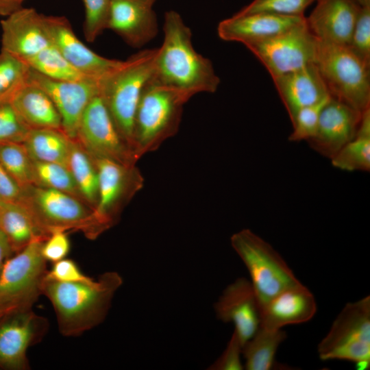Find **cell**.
Masks as SVG:
<instances>
[{"label":"cell","mask_w":370,"mask_h":370,"mask_svg":"<svg viewBox=\"0 0 370 370\" xmlns=\"http://www.w3.org/2000/svg\"><path fill=\"white\" fill-rule=\"evenodd\" d=\"M163 32V42L155 57L153 78L189 99L200 92L217 91L220 78L212 62L194 49L192 32L177 12H165Z\"/></svg>","instance_id":"6da1fadb"},{"label":"cell","mask_w":370,"mask_h":370,"mask_svg":"<svg viewBox=\"0 0 370 370\" xmlns=\"http://www.w3.org/2000/svg\"><path fill=\"white\" fill-rule=\"evenodd\" d=\"M122 284L123 278L116 271L86 282H58L45 276L42 295L53 307L60 334L75 336L104 321Z\"/></svg>","instance_id":"7a4b0ae2"},{"label":"cell","mask_w":370,"mask_h":370,"mask_svg":"<svg viewBox=\"0 0 370 370\" xmlns=\"http://www.w3.org/2000/svg\"><path fill=\"white\" fill-rule=\"evenodd\" d=\"M156 51L157 49H145L132 55L99 81V95L118 131L134 152L136 112L142 93L153 76Z\"/></svg>","instance_id":"3957f363"},{"label":"cell","mask_w":370,"mask_h":370,"mask_svg":"<svg viewBox=\"0 0 370 370\" xmlns=\"http://www.w3.org/2000/svg\"><path fill=\"white\" fill-rule=\"evenodd\" d=\"M188 100L152 77L142 93L134 119V150L138 160L177 133Z\"/></svg>","instance_id":"277c9868"},{"label":"cell","mask_w":370,"mask_h":370,"mask_svg":"<svg viewBox=\"0 0 370 370\" xmlns=\"http://www.w3.org/2000/svg\"><path fill=\"white\" fill-rule=\"evenodd\" d=\"M23 189L20 203L29 210L47 236L57 230H78L94 240L106 230L94 210L80 199L56 189L30 185Z\"/></svg>","instance_id":"5b68a950"},{"label":"cell","mask_w":370,"mask_h":370,"mask_svg":"<svg viewBox=\"0 0 370 370\" xmlns=\"http://www.w3.org/2000/svg\"><path fill=\"white\" fill-rule=\"evenodd\" d=\"M314 64L331 97L360 112L370 108V66L346 45L319 39Z\"/></svg>","instance_id":"8992f818"},{"label":"cell","mask_w":370,"mask_h":370,"mask_svg":"<svg viewBox=\"0 0 370 370\" xmlns=\"http://www.w3.org/2000/svg\"><path fill=\"white\" fill-rule=\"evenodd\" d=\"M230 243L249 273L260 309L283 290L300 282L280 254L251 230L234 233Z\"/></svg>","instance_id":"52a82bcc"},{"label":"cell","mask_w":370,"mask_h":370,"mask_svg":"<svg viewBox=\"0 0 370 370\" xmlns=\"http://www.w3.org/2000/svg\"><path fill=\"white\" fill-rule=\"evenodd\" d=\"M322 360L370 362V297L347 303L317 347Z\"/></svg>","instance_id":"ba28073f"},{"label":"cell","mask_w":370,"mask_h":370,"mask_svg":"<svg viewBox=\"0 0 370 370\" xmlns=\"http://www.w3.org/2000/svg\"><path fill=\"white\" fill-rule=\"evenodd\" d=\"M44 241H34L8 258L0 273V304L13 309L32 308L42 295L47 260Z\"/></svg>","instance_id":"9c48e42d"},{"label":"cell","mask_w":370,"mask_h":370,"mask_svg":"<svg viewBox=\"0 0 370 370\" xmlns=\"http://www.w3.org/2000/svg\"><path fill=\"white\" fill-rule=\"evenodd\" d=\"M319 39L306 19L271 38L245 45L264 65L271 77L314 64Z\"/></svg>","instance_id":"30bf717a"},{"label":"cell","mask_w":370,"mask_h":370,"mask_svg":"<svg viewBox=\"0 0 370 370\" xmlns=\"http://www.w3.org/2000/svg\"><path fill=\"white\" fill-rule=\"evenodd\" d=\"M76 140L92 158H108L125 165H135L138 160L118 131L100 95L86 106Z\"/></svg>","instance_id":"8fae6325"},{"label":"cell","mask_w":370,"mask_h":370,"mask_svg":"<svg viewBox=\"0 0 370 370\" xmlns=\"http://www.w3.org/2000/svg\"><path fill=\"white\" fill-rule=\"evenodd\" d=\"M99 177V195L94 210L106 231L115 225L125 206L143 186L144 179L135 165L92 158Z\"/></svg>","instance_id":"7c38bea8"},{"label":"cell","mask_w":370,"mask_h":370,"mask_svg":"<svg viewBox=\"0 0 370 370\" xmlns=\"http://www.w3.org/2000/svg\"><path fill=\"white\" fill-rule=\"evenodd\" d=\"M48 329L47 320L32 308L16 309L0 319V368L29 369L27 349L39 343Z\"/></svg>","instance_id":"4fadbf2b"},{"label":"cell","mask_w":370,"mask_h":370,"mask_svg":"<svg viewBox=\"0 0 370 370\" xmlns=\"http://www.w3.org/2000/svg\"><path fill=\"white\" fill-rule=\"evenodd\" d=\"M27 80L41 88L50 97L60 115L62 130L69 138L75 140L86 106L100 93L99 82L91 78L78 81L56 80L31 68Z\"/></svg>","instance_id":"5bb4252c"},{"label":"cell","mask_w":370,"mask_h":370,"mask_svg":"<svg viewBox=\"0 0 370 370\" xmlns=\"http://www.w3.org/2000/svg\"><path fill=\"white\" fill-rule=\"evenodd\" d=\"M45 22L53 45L86 77L99 82L123 64V61L101 56L88 48L75 34L66 18L45 16Z\"/></svg>","instance_id":"9a60e30c"},{"label":"cell","mask_w":370,"mask_h":370,"mask_svg":"<svg viewBox=\"0 0 370 370\" xmlns=\"http://www.w3.org/2000/svg\"><path fill=\"white\" fill-rule=\"evenodd\" d=\"M1 50L25 60L52 46L45 15L20 8L1 21Z\"/></svg>","instance_id":"2e32d148"},{"label":"cell","mask_w":370,"mask_h":370,"mask_svg":"<svg viewBox=\"0 0 370 370\" xmlns=\"http://www.w3.org/2000/svg\"><path fill=\"white\" fill-rule=\"evenodd\" d=\"M360 112L333 97L323 108L314 135L307 142L325 158L332 159L356 136Z\"/></svg>","instance_id":"e0dca14e"},{"label":"cell","mask_w":370,"mask_h":370,"mask_svg":"<svg viewBox=\"0 0 370 370\" xmlns=\"http://www.w3.org/2000/svg\"><path fill=\"white\" fill-rule=\"evenodd\" d=\"M217 318L232 323L243 344L260 326V306L251 281L239 278L229 284L214 304Z\"/></svg>","instance_id":"ac0fdd59"},{"label":"cell","mask_w":370,"mask_h":370,"mask_svg":"<svg viewBox=\"0 0 370 370\" xmlns=\"http://www.w3.org/2000/svg\"><path fill=\"white\" fill-rule=\"evenodd\" d=\"M156 0H112L107 28L130 46L142 47L158 32L153 5Z\"/></svg>","instance_id":"d6986e66"},{"label":"cell","mask_w":370,"mask_h":370,"mask_svg":"<svg viewBox=\"0 0 370 370\" xmlns=\"http://www.w3.org/2000/svg\"><path fill=\"white\" fill-rule=\"evenodd\" d=\"M305 19L304 16H285L269 12L236 13L219 23L217 33L225 41L239 42L246 45L271 38Z\"/></svg>","instance_id":"ffe728a7"},{"label":"cell","mask_w":370,"mask_h":370,"mask_svg":"<svg viewBox=\"0 0 370 370\" xmlns=\"http://www.w3.org/2000/svg\"><path fill=\"white\" fill-rule=\"evenodd\" d=\"M316 5L306 24L319 40L347 45L360 6L355 0H315Z\"/></svg>","instance_id":"44dd1931"},{"label":"cell","mask_w":370,"mask_h":370,"mask_svg":"<svg viewBox=\"0 0 370 370\" xmlns=\"http://www.w3.org/2000/svg\"><path fill=\"white\" fill-rule=\"evenodd\" d=\"M317 308L313 294L299 282L283 290L260 308V325L279 330L303 323L314 317Z\"/></svg>","instance_id":"7402d4cb"},{"label":"cell","mask_w":370,"mask_h":370,"mask_svg":"<svg viewBox=\"0 0 370 370\" xmlns=\"http://www.w3.org/2000/svg\"><path fill=\"white\" fill-rule=\"evenodd\" d=\"M272 79L291 122L300 109L330 97L314 64Z\"/></svg>","instance_id":"603a6c76"},{"label":"cell","mask_w":370,"mask_h":370,"mask_svg":"<svg viewBox=\"0 0 370 370\" xmlns=\"http://www.w3.org/2000/svg\"><path fill=\"white\" fill-rule=\"evenodd\" d=\"M10 103L29 130L50 128L62 130L60 115L50 97L28 80Z\"/></svg>","instance_id":"cb8c5ba5"},{"label":"cell","mask_w":370,"mask_h":370,"mask_svg":"<svg viewBox=\"0 0 370 370\" xmlns=\"http://www.w3.org/2000/svg\"><path fill=\"white\" fill-rule=\"evenodd\" d=\"M0 230L7 237L14 253L34 241H45L49 237L21 203L0 201Z\"/></svg>","instance_id":"d4e9b609"},{"label":"cell","mask_w":370,"mask_h":370,"mask_svg":"<svg viewBox=\"0 0 370 370\" xmlns=\"http://www.w3.org/2000/svg\"><path fill=\"white\" fill-rule=\"evenodd\" d=\"M71 140L60 130L32 129L23 144L32 160L54 162L68 168Z\"/></svg>","instance_id":"484cf974"},{"label":"cell","mask_w":370,"mask_h":370,"mask_svg":"<svg viewBox=\"0 0 370 370\" xmlns=\"http://www.w3.org/2000/svg\"><path fill=\"white\" fill-rule=\"evenodd\" d=\"M286 333L282 329L271 330L259 326L256 333L242 347L247 370L275 369V356L279 345L286 339Z\"/></svg>","instance_id":"4316f807"},{"label":"cell","mask_w":370,"mask_h":370,"mask_svg":"<svg viewBox=\"0 0 370 370\" xmlns=\"http://www.w3.org/2000/svg\"><path fill=\"white\" fill-rule=\"evenodd\" d=\"M332 166L345 171L370 170V108L362 112L355 137L332 159Z\"/></svg>","instance_id":"83f0119b"},{"label":"cell","mask_w":370,"mask_h":370,"mask_svg":"<svg viewBox=\"0 0 370 370\" xmlns=\"http://www.w3.org/2000/svg\"><path fill=\"white\" fill-rule=\"evenodd\" d=\"M68 169L84 201L95 210L99 195V177L92 158L77 140H71Z\"/></svg>","instance_id":"f1b7e54d"},{"label":"cell","mask_w":370,"mask_h":370,"mask_svg":"<svg viewBox=\"0 0 370 370\" xmlns=\"http://www.w3.org/2000/svg\"><path fill=\"white\" fill-rule=\"evenodd\" d=\"M23 62L38 73L53 79L78 81L89 78L73 66L53 45Z\"/></svg>","instance_id":"f546056e"},{"label":"cell","mask_w":370,"mask_h":370,"mask_svg":"<svg viewBox=\"0 0 370 370\" xmlns=\"http://www.w3.org/2000/svg\"><path fill=\"white\" fill-rule=\"evenodd\" d=\"M0 164L22 188L34 185L33 160L23 143H0Z\"/></svg>","instance_id":"4dcf8cb0"},{"label":"cell","mask_w":370,"mask_h":370,"mask_svg":"<svg viewBox=\"0 0 370 370\" xmlns=\"http://www.w3.org/2000/svg\"><path fill=\"white\" fill-rule=\"evenodd\" d=\"M33 169L34 185L62 191L84 201L67 167L54 162L33 160Z\"/></svg>","instance_id":"1f68e13d"},{"label":"cell","mask_w":370,"mask_h":370,"mask_svg":"<svg viewBox=\"0 0 370 370\" xmlns=\"http://www.w3.org/2000/svg\"><path fill=\"white\" fill-rule=\"evenodd\" d=\"M29 66L8 52H0V104L8 103L27 83Z\"/></svg>","instance_id":"d6a6232c"},{"label":"cell","mask_w":370,"mask_h":370,"mask_svg":"<svg viewBox=\"0 0 370 370\" xmlns=\"http://www.w3.org/2000/svg\"><path fill=\"white\" fill-rule=\"evenodd\" d=\"M330 98V96L297 112L291 122L293 130L288 136L289 141H308L314 135L321 110Z\"/></svg>","instance_id":"836d02e7"},{"label":"cell","mask_w":370,"mask_h":370,"mask_svg":"<svg viewBox=\"0 0 370 370\" xmlns=\"http://www.w3.org/2000/svg\"><path fill=\"white\" fill-rule=\"evenodd\" d=\"M315 0H253L237 14L269 12L285 16H304L306 8Z\"/></svg>","instance_id":"e575fe53"},{"label":"cell","mask_w":370,"mask_h":370,"mask_svg":"<svg viewBox=\"0 0 370 370\" xmlns=\"http://www.w3.org/2000/svg\"><path fill=\"white\" fill-rule=\"evenodd\" d=\"M112 0H83L85 8L84 33L88 42H93L107 28Z\"/></svg>","instance_id":"d590c367"},{"label":"cell","mask_w":370,"mask_h":370,"mask_svg":"<svg viewBox=\"0 0 370 370\" xmlns=\"http://www.w3.org/2000/svg\"><path fill=\"white\" fill-rule=\"evenodd\" d=\"M346 46L370 66V6L360 8Z\"/></svg>","instance_id":"8d00e7d4"},{"label":"cell","mask_w":370,"mask_h":370,"mask_svg":"<svg viewBox=\"0 0 370 370\" xmlns=\"http://www.w3.org/2000/svg\"><path fill=\"white\" fill-rule=\"evenodd\" d=\"M29 130L10 102L0 104V143H23Z\"/></svg>","instance_id":"74e56055"},{"label":"cell","mask_w":370,"mask_h":370,"mask_svg":"<svg viewBox=\"0 0 370 370\" xmlns=\"http://www.w3.org/2000/svg\"><path fill=\"white\" fill-rule=\"evenodd\" d=\"M242 343L236 330L221 355L208 367L209 370H242Z\"/></svg>","instance_id":"f35d334b"},{"label":"cell","mask_w":370,"mask_h":370,"mask_svg":"<svg viewBox=\"0 0 370 370\" xmlns=\"http://www.w3.org/2000/svg\"><path fill=\"white\" fill-rule=\"evenodd\" d=\"M46 277L64 282H86L92 279L81 271L74 260L68 258L54 262L51 269L47 271Z\"/></svg>","instance_id":"ab89813d"},{"label":"cell","mask_w":370,"mask_h":370,"mask_svg":"<svg viewBox=\"0 0 370 370\" xmlns=\"http://www.w3.org/2000/svg\"><path fill=\"white\" fill-rule=\"evenodd\" d=\"M70 241L64 231L52 232L44 241L42 254L47 261L58 262L66 257L70 251Z\"/></svg>","instance_id":"60d3db41"},{"label":"cell","mask_w":370,"mask_h":370,"mask_svg":"<svg viewBox=\"0 0 370 370\" xmlns=\"http://www.w3.org/2000/svg\"><path fill=\"white\" fill-rule=\"evenodd\" d=\"M23 189L0 164V201L20 203Z\"/></svg>","instance_id":"b9f144b4"},{"label":"cell","mask_w":370,"mask_h":370,"mask_svg":"<svg viewBox=\"0 0 370 370\" xmlns=\"http://www.w3.org/2000/svg\"><path fill=\"white\" fill-rule=\"evenodd\" d=\"M13 250L7 237L0 230V273L6 260L11 256Z\"/></svg>","instance_id":"7bdbcfd3"},{"label":"cell","mask_w":370,"mask_h":370,"mask_svg":"<svg viewBox=\"0 0 370 370\" xmlns=\"http://www.w3.org/2000/svg\"><path fill=\"white\" fill-rule=\"evenodd\" d=\"M12 10H15L21 8V3L23 0H3Z\"/></svg>","instance_id":"ee69618b"},{"label":"cell","mask_w":370,"mask_h":370,"mask_svg":"<svg viewBox=\"0 0 370 370\" xmlns=\"http://www.w3.org/2000/svg\"><path fill=\"white\" fill-rule=\"evenodd\" d=\"M12 12L10 8L3 0H0V14L8 16Z\"/></svg>","instance_id":"f6af8a7d"},{"label":"cell","mask_w":370,"mask_h":370,"mask_svg":"<svg viewBox=\"0 0 370 370\" xmlns=\"http://www.w3.org/2000/svg\"><path fill=\"white\" fill-rule=\"evenodd\" d=\"M16 310L0 304V319L7 313Z\"/></svg>","instance_id":"bcb514c9"},{"label":"cell","mask_w":370,"mask_h":370,"mask_svg":"<svg viewBox=\"0 0 370 370\" xmlns=\"http://www.w3.org/2000/svg\"><path fill=\"white\" fill-rule=\"evenodd\" d=\"M361 7L370 6V0H355Z\"/></svg>","instance_id":"7dc6e473"}]
</instances>
